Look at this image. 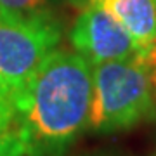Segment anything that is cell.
<instances>
[{
    "instance_id": "1",
    "label": "cell",
    "mask_w": 156,
    "mask_h": 156,
    "mask_svg": "<svg viewBox=\"0 0 156 156\" xmlns=\"http://www.w3.org/2000/svg\"><path fill=\"white\" fill-rule=\"evenodd\" d=\"M12 104L24 156H64L89 128L92 64L76 50L56 47Z\"/></svg>"
},
{
    "instance_id": "2",
    "label": "cell",
    "mask_w": 156,
    "mask_h": 156,
    "mask_svg": "<svg viewBox=\"0 0 156 156\" xmlns=\"http://www.w3.org/2000/svg\"><path fill=\"white\" fill-rule=\"evenodd\" d=\"M156 115L149 73L142 54L92 64V104L89 128L113 134Z\"/></svg>"
},
{
    "instance_id": "3",
    "label": "cell",
    "mask_w": 156,
    "mask_h": 156,
    "mask_svg": "<svg viewBox=\"0 0 156 156\" xmlns=\"http://www.w3.org/2000/svg\"><path fill=\"white\" fill-rule=\"evenodd\" d=\"M59 40L61 24L54 16L0 14V92L14 99Z\"/></svg>"
},
{
    "instance_id": "4",
    "label": "cell",
    "mask_w": 156,
    "mask_h": 156,
    "mask_svg": "<svg viewBox=\"0 0 156 156\" xmlns=\"http://www.w3.org/2000/svg\"><path fill=\"white\" fill-rule=\"evenodd\" d=\"M69 42L90 64L142 54L132 35L109 12L97 5H85L80 9L69 33Z\"/></svg>"
},
{
    "instance_id": "5",
    "label": "cell",
    "mask_w": 156,
    "mask_h": 156,
    "mask_svg": "<svg viewBox=\"0 0 156 156\" xmlns=\"http://www.w3.org/2000/svg\"><path fill=\"white\" fill-rule=\"evenodd\" d=\"M75 7L97 5L109 12L144 54L156 45V0H69Z\"/></svg>"
},
{
    "instance_id": "6",
    "label": "cell",
    "mask_w": 156,
    "mask_h": 156,
    "mask_svg": "<svg viewBox=\"0 0 156 156\" xmlns=\"http://www.w3.org/2000/svg\"><path fill=\"white\" fill-rule=\"evenodd\" d=\"M62 0H0V14L19 17L54 16Z\"/></svg>"
},
{
    "instance_id": "7",
    "label": "cell",
    "mask_w": 156,
    "mask_h": 156,
    "mask_svg": "<svg viewBox=\"0 0 156 156\" xmlns=\"http://www.w3.org/2000/svg\"><path fill=\"white\" fill-rule=\"evenodd\" d=\"M16 130V111L12 101L0 92V144Z\"/></svg>"
},
{
    "instance_id": "8",
    "label": "cell",
    "mask_w": 156,
    "mask_h": 156,
    "mask_svg": "<svg viewBox=\"0 0 156 156\" xmlns=\"http://www.w3.org/2000/svg\"><path fill=\"white\" fill-rule=\"evenodd\" d=\"M0 156H24L21 139H19L16 130L0 144Z\"/></svg>"
},
{
    "instance_id": "9",
    "label": "cell",
    "mask_w": 156,
    "mask_h": 156,
    "mask_svg": "<svg viewBox=\"0 0 156 156\" xmlns=\"http://www.w3.org/2000/svg\"><path fill=\"white\" fill-rule=\"evenodd\" d=\"M147 66V73H149V80H151V87H153V95H154V102H156V45L151 47L147 52L142 54Z\"/></svg>"
}]
</instances>
